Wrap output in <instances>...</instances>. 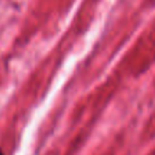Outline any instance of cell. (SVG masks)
<instances>
[{"label":"cell","mask_w":155,"mask_h":155,"mask_svg":"<svg viewBox=\"0 0 155 155\" xmlns=\"http://www.w3.org/2000/svg\"><path fill=\"white\" fill-rule=\"evenodd\" d=\"M0 155H4V153H2V151H0Z\"/></svg>","instance_id":"1"}]
</instances>
